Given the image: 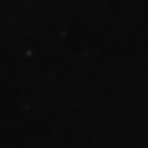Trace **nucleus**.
Wrapping results in <instances>:
<instances>
[]
</instances>
